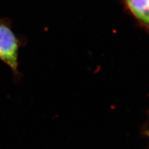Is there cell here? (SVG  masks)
Returning a JSON list of instances; mask_svg holds the SVG:
<instances>
[{
	"instance_id": "cell-3",
	"label": "cell",
	"mask_w": 149,
	"mask_h": 149,
	"mask_svg": "<svg viewBox=\"0 0 149 149\" xmlns=\"http://www.w3.org/2000/svg\"><path fill=\"white\" fill-rule=\"evenodd\" d=\"M147 135L148 136V137H149V129H148V131H147Z\"/></svg>"
},
{
	"instance_id": "cell-1",
	"label": "cell",
	"mask_w": 149,
	"mask_h": 149,
	"mask_svg": "<svg viewBox=\"0 0 149 149\" xmlns=\"http://www.w3.org/2000/svg\"><path fill=\"white\" fill-rule=\"evenodd\" d=\"M18 44L15 34L8 26L0 24V59L14 72H17Z\"/></svg>"
},
{
	"instance_id": "cell-2",
	"label": "cell",
	"mask_w": 149,
	"mask_h": 149,
	"mask_svg": "<svg viewBox=\"0 0 149 149\" xmlns=\"http://www.w3.org/2000/svg\"><path fill=\"white\" fill-rule=\"evenodd\" d=\"M129 11L149 29V0H124Z\"/></svg>"
}]
</instances>
